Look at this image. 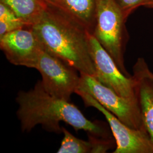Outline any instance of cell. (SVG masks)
<instances>
[{
  "label": "cell",
  "mask_w": 153,
  "mask_h": 153,
  "mask_svg": "<svg viewBox=\"0 0 153 153\" xmlns=\"http://www.w3.org/2000/svg\"><path fill=\"white\" fill-rule=\"evenodd\" d=\"M16 112L22 131L29 132L38 125L47 131L62 133L61 122L71 126L76 131L83 130L101 137H108V133L98 122L88 119L78 108L64 99L47 92L42 81L27 91H20L16 99Z\"/></svg>",
  "instance_id": "cell-1"
},
{
  "label": "cell",
  "mask_w": 153,
  "mask_h": 153,
  "mask_svg": "<svg viewBox=\"0 0 153 153\" xmlns=\"http://www.w3.org/2000/svg\"><path fill=\"white\" fill-rule=\"evenodd\" d=\"M44 49L79 73L96 76L88 31L62 11L47 4L42 16L30 26Z\"/></svg>",
  "instance_id": "cell-2"
},
{
  "label": "cell",
  "mask_w": 153,
  "mask_h": 153,
  "mask_svg": "<svg viewBox=\"0 0 153 153\" xmlns=\"http://www.w3.org/2000/svg\"><path fill=\"white\" fill-rule=\"evenodd\" d=\"M126 19L115 0H97L93 35L115 61L121 71L131 77L126 69L124 54L129 36Z\"/></svg>",
  "instance_id": "cell-3"
},
{
  "label": "cell",
  "mask_w": 153,
  "mask_h": 153,
  "mask_svg": "<svg viewBox=\"0 0 153 153\" xmlns=\"http://www.w3.org/2000/svg\"><path fill=\"white\" fill-rule=\"evenodd\" d=\"M79 74L80 81L78 90L90 94L126 126L147 131L142 121L138 99L121 97L102 84L95 77Z\"/></svg>",
  "instance_id": "cell-4"
},
{
  "label": "cell",
  "mask_w": 153,
  "mask_h": 153,
  "mask_svg": "<svg viewBox=\"0 0 153 153\" xmlns=\"http://www.w3.org/2000/svg\"><path fill=\"white\" fill-rule=\"evenodd\" d=\"M35 69L41 74L44 89L53 96L70 100L71 95L78 88V71L43 47Z\"/></svg>",
  "instance_id": "cell-5"
},
{
  "label": "cell",
  "mask_w": 153,
  "mask_h": 153,
  "mask_svg": "<svg viewBox=\"0 0 153 153\" xmlns=\"http://www.w3.org/2000/svg\"><path fill=\"white\" fill-rule=\"evenodd\" d=\"M90 55L94 64L95 78L121 97L137 100L136 84L133 76L124 75L115 61L91 33H88Z\"/></svg>",
  "instance_id": "cell-6"
},
{
  "label": "cell",
  "mask_w": 153,
  "mask_h": 153,
  "mask_svg": "<svg viewBox=\"0 0 153 153\" xmlns=\"http://www.w3.org/2000/svg\"><path fill=\"white\" fill-rule=\"evenodd\" d=\"M76 94L82 98L85 106L98 109L105 116L116 144L113 153H153V143L147 131L126 126L88 93L77 90Z\"/></svg>",
  "instance_id": "cell-7"
},
{
  "label": "cell",
  "mask_w": 153,
  "mask_h": 153,
  "mask_svg": "<svg viewBox=\"0 0 153 153\" xmlns=\"http://www.w3.org/2000/svg\"><path fill=\"white\" fill-rule=\"evenodd\" d=\"M0 48L11 64L36 69L42 46L31 27L0 36Z\"/></svg>",
  "instance_id": "cell-8"
},
{
  "label": "cell",
  "mask_w": 153,
  "mask_h": 153,
  "mask_svg": "<svg viewBox=\"0 0 153 153\" xmlns=\"http://www.w3.org/2000/svg\"><path fill=\"white\" fill-rule=\"evenodd\" d=\"M133 71L142 121L153 145V73L143 58L137 60Z\"/></svg>",
  "instance_id": "cell-9"
},
{
  "label": "cell",
  "mask_w": 153,
  "mask_h": 153,
  "mask_svg": "<svg viewBox=\"0 0 153 153\" xmlns=\"http://www.w3.org/2000/svg\"><path fill=\"white\" fill-rule=\"evenodd\" d=\"M93 34L97 0H45Z\"/></svg>",
  "instance_id": "cell-10"
},
{
  "label": "cell",
  "mask_w": 153,
  "mask_h": 153,
  "mask_svg": "<svg viewBox=\"0 0 153 153\" xmlns=\"http://www.w3.org/2000/svg\"><path fill=\"white\" fill-rule=\"evenodd\" d=\"M9 7L27 27L33 25L47 7L45 0H0Z\"/></svg>",
  "instance_id": "cell-11"
},
{
  "label": "cell",
  "mask_w": 153,
  "mask_h": 153,
  "mask_svg": "<svg viewBox=\"0 0 153 153\" xmlns=\"http://www.w3.org/2000/svg\"><path fill=\"white\" fill-rule=\"evenodd\" d=\"M62 129L64 137L57 153H93V143L88 138V141L78 138L64 126Z\"/></svg>",
  "instance_id": "cell-12"
},
{
  "label": "cell",
  "mask_w": 153,
  "mask_h": 153,
  "mask_svg": "<svg viewBox=\"0 0 153 153\" xmlns=\"http://www.w3.org/2000/svg\"><path fill=\"white\" fill-rule=\"evenodd\" d=\"M127 19L133 11L141 6H146L150 0H115Z\"/></svg>",
  "instance_id": "cell-13"
},
{
  "label": "cell",
  "mask_w": 153,
  "mask_h": 153,
  "mask_svg": "<svg viewBox=\"0 0 153 153\" xmlns=\"http://www.w3.org/2000/svg\"><path fill=\"white\" fill-rule=\"evenodd\" d=\"M0 21L14 23H21L26 25L17 16L16 14L12 11L9 7L2 2H0Z\"/></svg>",
  "instance_id": "cell-14"
},
{
  "label": "cell",
  "mask_w": 153,
  "mask_h": 153,
  "mask_svg": "<svg viewBox=\"0 0 153 153\" xmlns=\"http://www.w3.org/2000/svg\"><path fill=\"white\" fill-rule=\"evenodd\" d=\"M145 6L148 7L153 8V0H150Z\"/></svg>",
  "instance_id": "cell-15"
}]
</instances>
